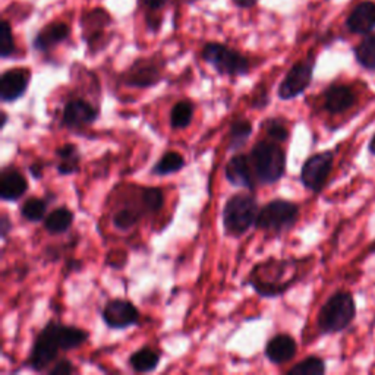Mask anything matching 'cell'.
<instances>
[{
    "instance_id": "2e32d148",
    "label": "cell",
    "mask_w": 375,
    "mask_h": 375,
    "mask_svg": "<svg viewBox=\"0 0 375 375\" xmlns=\"http://www.w3.org/2000/svg\"><path fill=\"white\" fill-rule=\"evenodd\" d=\"M298 343L296 340L286 333H280L268 340L265 345L264 353L265 358L275 365H284L289 364L296 357Z\"/></svg>"
},
{
    "instance_id": "d4e9b609",
    "label": "cell",
    "mask_w": 375,
    "mask_h": 375,
    "mask_svg": "<svg viewBox=\"0 0 375 375\" xmlns=\"http://www.w3.org/2000/svg\"><path fill=\"white\" fill-rule=\"evenodd\" d=\"M194 103L191 100H180L172 108L171 127L172 129H185L191 125L194 117Z\"/></svg>"
},
{
    "instance_id": "e0dca14e",
    "label": "cell",
    "mask_w": 375,
    "mask_h": 375,
    "mask_svg": "<svg viewBox=\"0 0 375 375\" xmlns=\"http://www.w3.org/2000/svg\"><path fill=\"white\" fill-rule=\"evenodd\" d=\"M28 191V180L15 168H5L0 176V198L15 202L23 198Z\"/></svg>"
},
{
    "instance_id": "5bb4252c",
    "label": "cell",
    "mask_w": 375,
    "mask_h": 375,
    "mask_svg": "<svg viewBox=\"0 0 375 375\" xmlns=\"http://www.w3.org/2000/svg\"><path fill=\"white\" fill-rule=\"evenodd\" d=\"M98 117V109L84 98L69 100L64 108L62 123L69 129H79L94 123Z\"/></svg>"
},
{
    "instance_id": "277c9868",
    "label": "cell",
    "mask_w": 375,
    "mask_h": 375,
    "mask_svg": "<svg viewBox=\"0 0 375 375\" xmlns=\"http://www.w3.org/2000/svg\"><path fill=\"white\" fill-rule=\"evenodd\" d=\"M260 213L255 198L249 194H235L223 208V227L229 236H242L255 226Z\"/></svg>"
},
{
    "instance_id": "836d02e7",
    "label": "cell",
    "mask_w": 375,
    "mask_h": 375,
    "mask_svg": "<svg viewBox=\"0 0 375 375\" xmlns=\"http://www.w3.org/2000/svg\"><path fill=\"white\" fill-rule=\"evenodd\" d=\"M169 4V0H139V5L150 12H157Z\"/></svg>"
},
{
    "instance_id": "8992f818",
    "label": "cell",
    "mask_w": 375,
    "mask_h": 375,
    "mask_svg": "<svg viewBox=\"0 0 375 375\" xmlns=\"http://www.w3.org/2000/svg\"><path fill=\"white\" fill-rule=\"evenodd\" d=\"M301 208L287 200H273L260 208L255 227L260 231L284 232L294 227L299 219Z\"/></svg>"
},
{
    "instance_id": "7c38bea8",
    "label": "cell",
    "mask_w": 375,
    "mask_h": 375,
    "mask_svg": "<svg viewBox=\"0 0 375 375\" xmlns=\"http://www.w3.org/2000/svg\"><path fill=\"white\" fill-rule=\"evenodd\" d=\"M31 81V72L27 68H12L0 76V98L4 103H12L25 96Z\"/></svg>"
},
{
    "instance_id": "44dd1931",
    "label": "cell",
    "mask_w": 375,
    "mask_h": 375,
    "mask_svg": "<svg viewBox=\"0 0 375 375\" xmlns=\"http://www.w3.org/2000/svg\"><path fill=\"white\" fill-rule=\"evenodd\" d=\"M353 57L364 71L375 74V31L364 35L359 43L353 47Z\"/></svg>"
},
{
    "instance_id": "9a60e30c",
    "label": "cell",
    "mask_w": 375,
    "mask_h": 375,
    "mask_svg": "<svg viewBox=\"0 0 375 375\" xmlns=\"http://www.w3.org/2000/svg\"><path fill=\"white\" fill-rule=\"evenodd\" d=\"M253 166L249 161V157L245 154H235L229 158L224 175L227 182L236 186V188H245V190L254 191L255 190V180L253 176Z\"/></svg>"
},
{
    "instance_id": "6da1fadb",
    "label": "cell",
    "mask_w": 375,
    "mask_h": 375,
    "mask_svg": "<svg viewBox=\"0 0 375 375\" xmlns=\"http://www.w3.org/2000/svg\"><path fill=\"white\" fill-rule=\"evenodd\" d=\"M88 331L75 325L50 321L34 339L27 365L34 371H45L52 365L60 350L78 349L88 340Z\"/></svg>"
},
{
    "instance_id": "8fae6325",
    "label": "cell",
    "mask_w": 375,
    "mask_h": 375,
    "mask_svg": "<svg viewBox=\"0 0 375 375\" xmlns=\"http://www.w3.org/2000/svg\"><path fill=\"white\" fill-rule=\"evenodd\" d=\"M358 94L347 84H331L323 93V109L328 115H343L357 104Z\"/></svg>"
},
{
    "instance_id": "30bf717a",
    "label": "cell",
    "mask_w": 375,
    "mask_h": 375,
    "mask_svg": "<svg viewBox=\"0 0 375 375\" xmlns=\"http://www.w3.org/2000/svg\"><path fill=\"white\" fill-rule=\"evenodd\" d=\"M123 84L134 88H149L161 79L160 65L154 59H139L122 75Z\"/></svg>"
},
{
    "instance_id": "1f68e13d",
    "label": "cell",
    "mask_w": 375,
    "mask_h": 375,
    "mask_svg": "<svg viewBox=\"0 0 375 375\" xmlns=\"http://www.w3.org/2000/svg\"><path fill=\"white\" fill-rule=\"evenodd\" d=\"M265 132L270 139H273L276 142H286L289 139V129L286 125L280 119H272L268 120L265 125Z\"/></svg>"
},
{
    "instance_id": "3957f363",
    "label": "cell",
    "mask_w": 375,
    "mask_h": 375,
    "mask_svg": "<svg viewBox=\"0 0 375 375\" xmlns=\"http://www.w3.org/2000/svg\"><path fill=\"white\" fill-rule=\"evenodd\" d=\"M255 179L262 185H273L286 173V153L273 139L258 141L249 153Z\"/></svg>"
},
{
    "instance_id": "d590c367",
    "label": "cell",
    "mask_w": 375,
    "mask_h": 375,
    "mask_svg": "<svg viewBox=\"0 0 375 375\" xmlns=\"http://www.w3.org/2000/svg\"><path fill=\"white\" fill-rule=\"evenodd\" d=\"M11 221L8 219V214H2V231H0V235H2V239H5L11 231Z\"/></svg>"
},
{
    "instance_id": "ac0fdd59",
    "label": "cell",
    "mask_w": 375,
    "mask_h": 375,
    "mask_svg": "<svg viewBox=\"0 0 375 375\" xmlns=\"http://www.w3.org/2000/svg\"><path fill=\"white\" fill-rule=\"evenodd\" d=\"M69 34L71 28L68 24L62 23V21H54V23H50L37 33L33 40V47L38 52H49L67 41Z\"/></svg>"
},
{
    "instance_id": "4dcf8cb0",
    "label": "cell",
    "mask_w": 375,
    "mask_h": 375,
    "mask_svg": "<svg viewBox=\"0 0 375 375\" xmlns=\"http://www.w3.org/2000/svg\"><path fill=\"white\" fill-rule=\"evenodd\" d=\"M15 52H16V43L12 33V27L6 19H4L2 24H0V56H2V59H8Z\"/></svg>"
},
{
    "instance_id": "7402d4cb",
    "label": "cell",
    "mask_w": 375,
    "mask_h": 375,
    "mask_svg": "<svg viewBox=\"0 0 375 375\" xmlns=\"http://www.w3.org/2000/svg\"><path fill=\"white\" fill-rule=\"evenodd\" d=\"M128 362L135 372L147 374V372H153L157 369L160 364V355L153 347L145 346V347L135 350Z\"/></svg>"
},
{
    "instance_id": "4316f807",
    "label": "cell",
    "mask_w": 375,
    "mask_h": 375,
    "mask_svg": "<svg viewBox=\"0 0 375 375\" xmlns=\"http://www.w3.org/2000/svg\"><path fill=\"white\" fill-rule=\"evenodd\" d=\"M144 213L145 212L138 207H129V205L123 207L113 214V226L117 229V231L127 232L141 220Z\"/></svg>"
},
{
    "instance_id": "52a82bcc",
    "label": "cell",
    "mask_w": 375,
    "mask_h": 375,
    "mask_svg": "<svg viewBox=\"0 0 375 375\" xmlns=\"http://www.w3.org/2000/svg\"><path fill=\"white\" fill-rule=\"evenodd\" d=\"M316 65L317 57L314 53H309L306 57L296 62L280 82L277 91L279 98L289 101L302 96L309 88L312 79H314Z\"/></svg>"
},
{
    "instance_id": "cb8c5ba5",
    "label": "cell",
    "mask_w": 375,
    "mask_h": 375,
    "mask_svg": "<svg viewBox=\"0 0 375 375\" xmlns=\"http://www.w3.org/2000/svg\"><path fill=\"white\" fill-rule=\"evenodd\" d=\"M253 123L248 119H236L229 129V151H238L248 142V139L253 135Z\"/></svg>"
},
{
    "instance_id": "ffe728a7",
    "label": "cell",
    "mask_w": 375,
    "mask_h": 375,
    "mask_svg": "<svg viewBox=\"0 0 375 375\" xmlns=\"http://www.w3.org/2000/svg\"><path fill=\"white\" fill-rule=\"evenodd\" d=\"M74 212L68 207H57L45 219V229L50 235L67 233L74 223Z\"/></svg>"
},
{
    "instance_id": "8d00e7d4",
    "label": "cell",
    "mask_w": 375,
    "mask_h": 375,
    "mask_svg": "<svg viewBox=\"0 0 375 375\" xmlns=\"http://www.w3.org/2000/svg\"><path fill=\"white\" fill-rule=\"evenodd\" d=\"M30 172H31V175L35 178V179H40L41 176H43V169H41V164H33L31 166V168H30Z\"/></svg>"
},
{
    "instance_id": "83f0119b",
    "label": "cell",
    "mask_w": 375,
    "mask_h": 375,
    "mask_svg": "<svg viewBox=\"0 0 375 375\" xmlns=\"http://www.w3.org/2000/svg\"><path fill=\"white\" fill-rule=\"evenodd\" d=\"M327 372V364L320 357H308L292 367L287 374L289 375H324Z\"/></svg>"
},
{
    "instance_id": "f546056e",
    "label": "cell",
    "mask_w": 375,
    "mask_h": 375,
    "mask_svg": "<svg viewBox=\"0 0 375 375\" xmlns=\"http://www.w3.org/2000/svg\"><path fill=\"white\" fill-rule=\"evenodd\" d=\"M141 201L145 213H157L164 204V195L160 188L145 186L141 191Z\"/></svg>"
},
{
    "instance_id": "7a4b0ae2",
    "label": "cell",
    "mask_w": 375,
    "mask_h": 375,
    "mask_svg": "<svg viewBox=\"0 0 375 375\" xmlns=\"http://www.w3.org/2000/svg\"><path fill=\"white\" fill-rule=\"evenodd\" d=\"M358 308L352 292L336 290L320 308L317 316V327L321 335H338L345 331L355 321Z\"/></svg>"
},
{
    "instance_id": "f1b7e54d",
    "label": "cell",
    "mask_w": 375,
    "mask_h": 375,
    "mask_svg": "<svg viewBox=\"0 0 375 375\" xmlns=\"http://www.w3.org/2000/svg\"><path fill=\"white\" fill-rule=\"evenodd\" d=\"M46 212H47V202L37 197L28 198L24 202V205L21 207V216L31 223H38L41 220H45Z\"/></svg>"
},
{
    "instance_id": "484cf974",
    "label": "cell",
    "mask_w": 375,
    "mask_h": 375,
    "mask_svg": "<svg viewBox=\"0 0 375 375\" xmlns=\"http://www.w3.org/2000/svg\"><path fill=\"white\" fill-rule=\"evenodd\" d=\"M185 163L186 161L182 154L176 151H168L154 164L151 173L156 176H168L172 173H178L185 168Z\"/></svg>"
},
{
    "instance_id": "4fadbf2b",
    "label": "cell",
    "mask_w": 375,
    "mask_h": 375,
    "mask_svg": "<svg viewBox=\"0 0 375 375\" xmlns=\"http://www.w3.org/2000/svg\"><path fill=\"white\" fill-rule=\"evenodd\" d=\"M345 28L355 35H368L375 31V2L362 0L357 4L345 19Z\"/></svg>"
},
{
    "instance_id": "ba28073f",
    "label": "cell",
    "mask_w": 375,
    "mask_h": 375,
    "mask_svg": "<svg viewBox=\"0 0 375 375\" xmlns=\"http://www.w3.org/2000/svg\"><path fill=\"white\" fill-rule=\"evenodd\" d=\"M335 168V151L325 150L308 157L301 169V182L308 191L320 194Z\"/></svg>"
},
{
    "instance_id": "74e56055",
    "label": "cell",
    "mask_w": 375,
    "mask_h": 375,
    "mask_svg": "<svg viewBox=\"0 0 375 375\" xmlns=\"http://www.w3.org/2000/svg\"><path fill=\"white\" fill-rule=\"evenodd\" d=\"M368 153L371 156L375 157V134L369 138V142H368Z\"/></svg>"
},
{
    "instance_id": "d6a6232c",
    "label": "cell",
    "mask_w": 375,
    "mask_h": 375,
    "mask_svg": "<svg viewBox=\"0 0 375 375\" xmlns=\"http://www.w3.org/2000/svg\"><path fill=\"white\" fill-rule=\"evenodd\" d=\"M47 372H49V375H68V374L76 372V368L71 361L60 359Z\"/></svg>"
},
{
    "instance_id": "5b68a950",
    "label": "cell",
    "mask_w": 375,
    "mask_h": 375,
    "mask_svg": "<svg viewBox=\"0 0 375 375\" xmlns=\"http://www.w3.org/2000/svg\"><path fill=\"white\" fill-rule=\"evenodd\" d=\"M201 57L220 75L242 76L249 72V60L241 52L221 43H207L201 50Z\"/></svg>"
},
{
    "instance_id": "9c48e42d",
    "label": "cell",
    "mask_w": 375,
    "mask_h": 375,
    "mask_svg": "<svg viewBox=\"0 0 375 375\" xmlns=\"http://www.w3.org/2000/svg\"><path fill=\"white\" fill-rule=\"evenodd\" d=\"M101 318L109 328L125 330L138 324L139 311L131 301L113 299L103 308Z\"/></svg>"
},
{
    "instance_id": "d6986e66",
    "label": "cell",
    "mask_w": 375,
    "mask_h": 375,
    "mask_svg": "<svg viewBox=\"0 0 375 375\" xmlns=\"http://www.w3.org/2000/svg\"><path fill=\"white\" fill-rule=\"evenodd\" d=\"M110 24V15L104 9H93L81 19V27L84 28V37L88 43H93L101 34L103 30Z\"/></svg>"
},
{
    "instance_id": "e575fe53",
    "label": "cell",
    "mask_w": 375,
    "mask_h": 375,
    "mask_svg": "<svg viewBox=\"0 0 375 375\" xmlns=\"http://www.w3.org/2000/svg\"><path fill=\"white\" fill-rule=\"evenodd\" d=\"M232 2L239 9H249L254 8L258 4V0H232Z\"/></svg>"
},
{
    "instance_id": "f35d334b",
    "label": "cell",
    "mask_w": 375,
    "mask_h": 375,
    "mask_svg": "<svg viewBox=\"0 0 375 375\" xmlns=\"http://www.w3.org/2000/svg\"><path fill=\"white\" fill-rule=\"evenodd\" d=\"M2 117H4V122H2V128H4L5 125H6V122H8V115L4 112V113H2Z\"/></svg>"
},
{
    "instance_id": "603a6c76",
    "label": "cell",
    "mask_w": 375,
    "mask_h": 375,
    "mask_svg": "<svg viewBox=\"0 0 375 375\" xmlns=\"http://www.w3.org/2000/svg\"><path fill=\"white\" fill-rule=\"evenodd\" d=\"M56 156L59 158L57 172L59 175H74L79 171L81 154L76 145L65 144L56 150Z\"/></svg>"
}]
</instances>
